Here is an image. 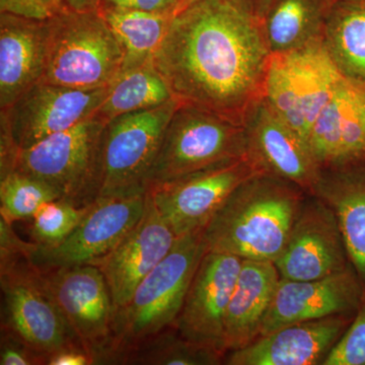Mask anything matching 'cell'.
I'll use <instances>...</instances> for the list:
<instances>
[{"mask_svg": "<svg viewBox=\"0 0 365 365\" xmlns=\"http://www.w3.org/2000/svg\"><path fill=\"white\" fill-rule=\"evenodd\" d=\"M280 279L273 262L242 259L225 317V352L241 349L260 337Z\"/></svg>", "mask_w": 365, "mask_h": 365, "instance_id": "cell-22", "label": "cell"}, {"mask_svg": "<svg viewBox=\"0 0 365 365\" xmlns=\"http://www.w3.org/2000/svg\"><path fill=\"white\" fill-rule=\"evenodd\" d=\"M124 50L98 11H71L48 20L47 51L41 81L93 90L120 76Z\"/></svg>", "mask_w": 365, "mask_h": 365, "instance_id": "cell-5", "label": "cell"}, {"mask_svg": "<svg viewBox=\"0 0 365 365\" xmlns=\"http://www.w3.org/2000/svg\"><path fill=\"white\" fill-rule=\"evenodd\" d=\"M180 101L128 113L106 124L103 144V184L100 197L143 195Z\"/></svg>", "mask_w": 365, "mask_h": 365, "instance_id": "cell-9", "label": "cell"}, {"mask_svg": "<svg viewBox=\"0 0 365 365\" xmlns=\"http://www.w3.org/2000/svg\"><path fill=\"white\" fill-rule=\"evenodd\" d=\"M348 261L333 209L319 197H307L282 253L274 262L281 278L319 279L344 270Z\"/></svg>", "mask_w": 365, "mask_h": 365, "instance_id": "cell-15", "label": "cell"}, {"mask_svg": "<svg viewBox=\"0 0 365 365\" xmlns=\"http://www.w3.org/2000/svg\"><path fill=\"white\" fill-rule=\"evenodd\" d=\"M365 289L352 266L314 280L281 278L261 336L282 327L359 311Z\"/></svg>", "mask_w": 365, "mask_h": 365, "instance_id": "cell-16", "label": "cell"}, {"mask_svg": "<svg viewBox=\"0 0 365 365\" xmlns=\"http://www.w3.org/2000/svg\"><path fill=\"white\" fill-rule=\"evenodd\" d=\"M0 364L47 365V359L14 334L1 330Z\"/></svg>", "mask_w": 365, "mask_h": 365, "instance_id": "cell-34", "label": "cell"}, {"mask_svg": "<svg viewBox=\"0 0 365 365\" xmlns=\"http://www.w3.org/2000/svg\"><path fill=\"white\" fill-rule=\"evenodd\" d=\"M206 252L203 230L178 237L129 302L115 312L112 364H122L137 346L174 326Z\"/></svg>", "mask_w": 365, "mask_h": 365, "instance_id": "cell-3", "label": "cell"}, {"mask_svg": "<svg viewBox=\"0 0 365 365\" xmlns=\"http://www.w3.org/2000/svg\"><path fill=\"white\" fill-rule=\"evenodd\" d=\"M178 237L146 193L143 217L110 253L91 265L104 274L115 312L123 307L141 282L170 253Z\"/></svg>", "mask_w": 365, "mask_h": 365, "instance_id": "cell-18", "label": "cell"}, {"mask_svg": "<svg viewBox=\"0 0 365 365\" xmlns=\"http://www.w3.org/2000/svg\"><path fill=\"white\" fill-rule=\"evenodd\" d=\"M146 206V193L131 197H98L91 210L63 242L34 245L31 261L41 270L93 264L131 232Z\"/></svg>", "mask_w": 365, "mask_h": 365, "instance_id": "cell-13", "label": "cell"}, {"mask_svg": "<svg viewBox=\"0 0 365 365\" xmlns=\"http://www.w3.org/2000/svg\"><path fill=\"white\" fill-rule=\"evenodd\" d=\"M176 98L155 61L122 71L109 86L107 97L93 116L104 121L128 113L143 111Z\"/></svg>", "mask_w": 365, "mask_h": 365, "instance_id": "cell-25", "label": "cell"}, {"mask_svg": "<svg viewBox=\"0 0 365 365\" xmlns=\"http://www.w3.org/2000/svg\"><path fill=\"white\" fill-rule=\"evenodd\" d=\"M336 0H275L261 21L270 53H282L324 41Z\"/></svg>", "mask_w": 365, "mask_h": 365, "instance_id": "cell-24", "label": "cell"}, {"mask_svg": "<svg viewBox=\"0 0 365 365\" xmlns=\"http://www.w3.org/2000/svg\"><path fill=\"white\" fill-rule=\"evenodd\" d=\"M98 11L123 47L125 57L122 71L136 68L155 58L174 19L132 9Z\"/></svg>", "mask_w": 365, "mask_h": 365, "instance_id": "cell-27", "label": "cell"}, {"mask_svg": "<svg viewBox=\"0 0 365 365\" xmlns=\"http://www.w3.org/2000/svg\"><path fill=\"white\" fill-rule=\"evenodd\" d=\"M309 145L323 170L365 162V83L343 78L314 122Z\"/></svg>", "mask_w": 365, "mask_h": 365, "instance_id": "cell-19", "label": "cell"}, {"mask_svg": "<svg viewBox=\"0 0 365 365\" xmlns=\"http://www.w3.org/2000/svg\"><path fill=\"white\" fill-rule=\"evenodd\" d=\"M341 1L354 2V4H365V0H341Z\"/></svg>", "mask_w": 365, "mask_h": 365, "instance_id": "cell-39", "label": "cell"}, {"mask_svg": "<svg viewBox=\"0 0 365 365\" xmlns=\"http://www.w3.org/2000/svg\"><path fill=\"white\" fill-rule=\"evenodd\" d=\"M344 78L324 41L271 53L264 98L309 143L314 122Z\"/></svg>", "mask_w": 365, "mask_h": 365, "instance_id": "cell-8", "label": "cell"}, {"mask_svg": "<svg viewBox=\"0 0 365 365\" xmlns=\"http://www.w3.org/2000/svg\"><path fill=\"white\" fill-rule=\"evenodd\" d=\"M322 365H365V297L352 323Z\"/></svg>", "mask_w": 365, "mask_h": 365, "instance_id": "cell-31", "label": "cell"}, {"mask_svg": "<svg viewBox=\"0 0 365 365\" xmlns=\"http://www.w3.org/2000/svg\"><path fill=\"white\" fill-rule=\"evenodd\" d=\"M42 271L81 348L95 364H112L115 307L102 271L91 264Z\"/></svg>", "mask_w": 365, "mask_h": 365, "instance_id": "cell-12", "label": "cell"}, {"mask_svg": "<svg viewBox=\"0 0 365 365\" xmlns=\"http://www.w3.org/2000/svg\"><path fill=\"white\" fill-rule=\"evenodd\" d=\"M230 4H234L237 9L255 16V11H256L257 0H227Z\"/></svg>", "mask_w": 365, "mask_h": 365, "instance_id": "cell-37", "label": "cell"}, {"mask_svg": "<svg viewBox=\"0 0 365 365\" xmlns=\"http://www.w3.org/2000/svg\"><path fill=\"white\" fill-rule=\"evenodd\" d=\"M90 205L79 206L66 199L44 204L32 218L31 237L41 246H55L78 227L91 210Z\"/></svg>", "mask_w": 365, "mask_h": 365, "instance_id": "cell-30", "label": "cell"}, {"mask_svg": "<svg viewBox=\"0 0 365 365\" xmlns=\"http://www.w3.org/2000/svg\"><path fill=\"white\" fill-rule=\"evenodd\" d=\"M72 11H98L100 0H68Z\"/></svg>", "mask_w": 365, "mask_h": 365, "instance_id": "cell-36", "label": "cell"}, {"mask_svg": "<svg viewBox=\"0 0 365 365\" xmlns=\"http://www.w3.org/2000/svg\"><path fill=\"white\" fill-rule=\"evenodd\" d=\"M109 86L78 90L40 81L0 111V155L26 150L93 117Z\"/></svg>", "mask_w": 365, "mask_h": 365, "instance_id": "cell-10", "label": "cell"}, {"mask_svg": "<svg viewBox=\"0 0 365 365\" xmlns=\"http://www.w3.org/2000/svg\"><path fill=\"white\" fill-rule=\"evenodd\" d=\"M194 0H100L102 9H132L175 18Z\"/></svg>", "mask_w": 365, "mask_h": 365, "instance_id": "cell-33", "label": "cell"}, {"mask_svg": "<svg viewBox=\"0 0 365 365\" xmlns=\"http://www.w3.org/2000/svg\"><path fill=\"white\" fill-rule=\"evenodd\" d=\"M349 326V316L300 322L261 336L251 344L230 351L228 365L322 364Z\"/></svg>", "mask_w": 365, "mask_h": 365, "instance_id": "cell-20", "label": "cell"}, {"mask_svg": "<svg viewBox=\"0 0 365 365\" xmlns=\"http://www.w3.org/2000/svg\"><path fill=\"white\" fill-rule=\"evenodd\" d=\"M245 129L248 155L263 173L292 182L314 195L323 169L307 140L276 114L265 98L249 115Z\"/></svg>", "mask_w": 365, "mask_h": 365, "instance_id": "cell-17", "label": "cell"}, {"mask_svg": "<svg viewBox=\"0 0 365 365\" xmlns=\"http://www.w3.org/2000/svg\"><path fill=\"white\" fill-rule=\"evenodd\" d=\"M275 0H257L256 2V11H255V16L260 21L263 20L264 16H266L269 9L272 6L273 2Z\"/></svg>", "mask_w": 365, "mask_h": 365, "instance_id": "cell-38", "label": "cell"}, {"mask_svg": "<svg viewBox=\"0 0 365 365\" xmlns=\"http://www.w3.org/2000/svg\"><path fill=\"white\" fill-rule=\"evenodd\" d=\"M93 357L81 347L66 348L50 355L47 365H93Z\"/></svg>", "mask_w": 365, "mask_h": 365, "instance_id": "cell-35", "label": "cell"}, {"mask_svg": "<svg viewBox=\"0 0 365 365\" xmlns=\"http://www.w3.org/2000/svg\"><path fill=\"white\" fill-rule=\"evenodd\" d=\"M307 194L297 185L265 173L250 178L204 227L207 251L274 263L287 245Z\"/></svg>", "mask_w": 365, "mask_h": 365, "instance_id": "cell-2", "label": "cell"}, {"mask_svg": "<svg viewBox=\"0 0 365 365\" xmlns=\"http://www.w3.org/2000/svg\"><path fill=\"white\" fill-rule=\"evenodd\" d=\"M314 196L335 212L348 258L365 289V162L324 170Z\"/></svg>", "mask_w": 365, "mask_h": 365, "instance_id": "cell-23", "label": "cell"}, {"mask_svg": "<svg viewBox=\"0 0 365 365\" xmlns=\"http://www.w3.org/2000/svg\"><path fill=\"white\" fill-rule=\"evenodd\" d=\"M270 55L253 14L227 0H194L173 19L153 61L180 102L245 126L264 98Z\"/></svg>", "mask_w": 365, "mask_h": 365, "instance_id": "cell-1", "label": "cell"}, {"mask_svg": "<svg viewBox=\"0 0 365 365\" xmlns=\"http://www.w3.org/2000/svg\"><path fill=\"white\" fill-rule=\"evenodd\" d=\"M324 44L346 78L365 83V4L336 0Z\"/></svg>", "mask_w": 365, "mask_h": 365, "instance_id": "cell-26", "label": "cell"}, {"mask_svg": "<svg viewBox=\"0 0 365 365\" xmlns=\"http://www.w3.org/2000/svg\"><path fill=\"white\" fill-rule=\"evenodd\" d=\"M1 330L14 334L36 351L50 355L81 347L29 253L0 256ZM85 350V349H83Z\"/></svg>", "mask_w": 365, "mask_h": 365, "instance_id": "cell-6", "label": "cell"}, {"mask_svg": "<svg viewBox=\"0 0 365 365\" xmlns=\"http://www.w3.org/2000/svg\"><path fill=\"white\" fill-rule=\"evenodd\" d=\"M244 157H248L245 126L180 102L163 136L148 189Z\"/></svg>", "mask_w": 365, "mask_h": 365, "instance_id": "cell-7", "label": "cell"}, {"mask_svg": "<svg viewBox=\"0 0 365 365\" xmlns=\"http://www.w3.org/2000/svg\"><path fill=\"white\" fill-rule=\"evenodd\" d=\"M222 361H225L223 355L190 342L172 327L137 346L124 357L122 364L216 365Z\"/></svg>", "mask_w": 365, "mask_h": 365, "instance_id": "cell-28", "label": "cell"}, {"mask_svg": "<svg viewBox=\"0 0 365 365\" xmlns=\"http://www.w3.org/2000/svg\"><path fill=\"white\" fill-rule=\"evenodd\" d=\"M242 259L206 252L173 328L185 339L225 355V323Z\"/></svg>", "mask_w": 365, "mask_h": 365, "instance_id": "cell-14", "label": "cell"}, {"mask_svg": "<svg viewBox=\"0 0 365 365\" xmlns=\"http://www.w3.org/2000/svg\"><path fill=\"white\" fill-rule=\"evenodd\" d=\"M106 124L93 116L26 148L0 155V176L23 173L47 182L79 206L100 197Z\"/></svg>", "mask_w": 365, "mask_h": 365, "instance_id": "cell-4", "label": "cell"}, {"mask_svg": "<svg viewBox=\"0 0 365 365\" xmlns=\"http://www.w3.org/2000/svg\"><path fill=\"white\" fill-rule=\"evenodd\" d=\"M261 173L263 170L248 155L153 185L146 193L179 237L204 230L232 192Z\"/></svg>", "mask_w": 365, "mask_h": 365, "instance_id": "cell-11", "label": "cell"}, {"mask_svg": "<svg viewBox=\"0 0 365 365\" xmlns=\"http://www.w3.org/2000/svg\"><path fill=\"white\" fill-rule=\"evenodd\" d=\"M62 198L57 190L23 173L0 176V218L13 225L32 220L44 204Z\"/></svg>", "mask_w": 365, "mask_h": 365, "instance_id": "cell-29", "label": "cell"}, {"mask_svg": "<svg viewBox=\"0 0 365 365\" xmlns=\"http://www.w3.org/2000/svg\"><path fill=\"white\" fill-rule=\"evenodd\" d=\"M71 9L68 0H0V13L39 21L51 20Z\"/></svg>", "mask_w": 365, "mask_h": 365, "instance_id": "cell-32", "label": "cell"}, {"mask_svg": "<svg viewBox=\"0 0 365 365\" xmlns=\"http://www.w3.org/2000/svg\"><path fill=\"white\" fill-rule=\"evenodd\" d=\"M47 40L48 21L0 13V111L40 83Z\"/></svg>", "mask_w": 365, "mask_h": 365, "instance_id": "cell-21", "label": "cell"}]
</instances>
